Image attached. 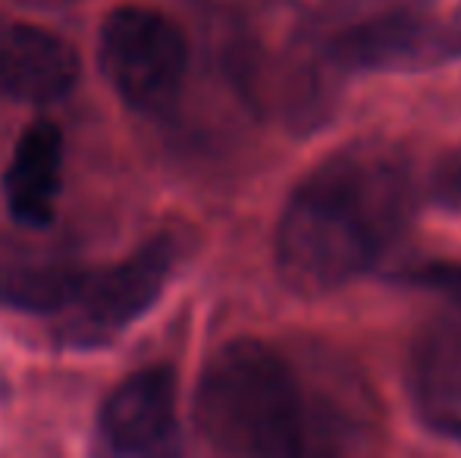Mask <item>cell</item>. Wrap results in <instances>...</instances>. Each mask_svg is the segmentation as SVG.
<instances>
[{
  "instance_id": "obj_8",
  "label": "cell",
  "mask_w": 461,
  "mask_h": 458,
  "mask_svg": "<svg viewBox=\"0 0 461 458\" xmlns=\"http://www.w3.org/2000/svg\"><path fill=\"white\" fill-rule=\"evenodd\" d=\"M82 63L73 44L41 25L0 19V101L57 104L76 88Z\"/></svg>"
},
{
  "instance_id": "obj_15",
  "label": "cell",
  "mask_w": 461,
  "mask_h": 458,
  "mask_svg": "<svg viewBox=\"0 0 461 458\" xmlns=\"http://www.w3.org/2000/svg\"><path fill=\"white\" fill-rule=\"evenodd\" d=\"M430 434L443 436V440H452V443H461V421H446V424H437Z\"/></svg>"
},
{
  "instance_id": "obj_9",
  "label": "cell",
  "mask_w": 461,
  "mask_h": 458,
  "mask_svg": "<svg viewBox=\"0 0 461 458\" xmlns=\"http://www.w3.org/2000/svg\"><path fill=\"white\" fill-rule=\"evenodd\" d=\"M63 132L50 120H35L19 135L4 173V198L16 227L41 232L54 223L63 189Z\"/></svg>"
},
{
  "instance_id": "obj_11",
  "label": "cell",
  "mask_w": 461,
  "mask_h": 458,
  "mask_svg": "<svg viewBox=\"0 0 461 458\" xmlns=\"http://www.w3.org/2000/svg\"><path fill=\"white\" fill-rule=\"evenodd\" d=\"M408 390L427 427L461 421V314L427 320L408 346Z\"/></svg>"
},
{
  "instance_id": "obj_16",
  "label": "cell",
  "mask_w": 461,
  "mask_h": 458,
  "mask_svg": "<svg viewBox=\"0 0 461 458\" xmlns=\"http://www.w3.org/2000/svg\"><path fill=\"white\" fill-rule=\"evenodd\" d=\"M16 4H25V6H48V10H60V6H73L79 0H16Z\"/></svg>"
},
{
  "instance_id": "obj_6",
  "label": "cell",
  "mask_w": 461,
  "mask_h": 458,
  "mask_svg": "<svg viewBox=\"0 0 461 458\" xmlns=\"http://www.w3.org/2000/svg\"><path fill=\"white\" fill-rule=\"evenodd\" d=\"M327 54L348 73H420L461 57V6L420 13L418 6L370 13L327 38Z\"/></svg>"
},
{
  "instance_id": "obj_4",
  "label": "cell",
  "mask_w": 461,
  "mask_h": 458,
  "mask_svg": "<svg viewBox=\"0 0 461 458\" xmlns=\"http://www.w3.org/2000/svg\"><path fill=\"white\" fill-rule=\"evenodd\" d=\"M97 67L126 107L160 113L185 85V31L151 6H120L97 31Z\"/></svg>"
},
{
  "instance_id": "obj_1",
  "label": "cell",
  "mask_w": 461,
  "mask_h": 458,
  "mask_svg": "<svg viewBox=\"0 0 461 458\" xmlns=\"http://www.w3.org/2000/svg\"><path fill=\"white\" fill-rule=\"evenodd\" d=\"M418 173L393 139L330 151L285 198L274 236L276 276L298 299H327L376 270L418 211Z\"/></svg>"
},
{
  "instance_id": "obj_3",
  "label": "cell",
  "mask_w": 461,
  "mask_h": 458,
  "mask_svg": "<svg viewBox=\"0 0 461 458\" xmlns=\"http://www.w3.org/2000/svg\"><path fill=\"white\" fill-rule=\"evenodd\" d=\"M213 38L223 73L245 101L292 129H311L333 107L342 73L311 19L279 0H220Z\"/></svg>"
},
{
  "instance_id": "obj_2",
  "label": "cell",
  "mask_w": 461,
  "mask_h": 458,
  "mask_svg": "<svg viewBox=\"0 0 461 458\" xmlns=\"http://www.w3.org/2000/svg\"><path fill=\"white\" fill-rule=\"evenodd\" d=\"M192 418L201 440L220 455L298 458L314 453L308 380L264 339H232L204 361Z\"/></svg>"
},
{
  "instance_id": "obj_12",
  "label": "cell",
  "mask_w": 461,
  "mask_h": 458,
  "mask_svg": "<svg viewBox=\"0 0 461 458\" xmlns=\"http://www.w3.org/2000/svg\"><path fill=\"white\" fill-rule=\"evenodd\" d=\"M389 280L399 286L424 289L446 301V308L461 314V261H446V257H424V261L402 264L389 270Z\"/></svg>"
},
{
  "instance_id": "obj_13",
  "label": "cell",
  "mask_w": 461,
  "mask_h": 458,
  "mask_svg": "<svg viewBox=\"0 0 461 458\" xmlns=\"http://www.w3.org/2000/svg\"><path fill=\"white\" fill-rule=\"evenodd\" d=\"M427 195L443 211L461 214V141L437 160V166L430 173V183H427Z\"/></svg>"
},
{
  "instance_id": "obj_14",
  "label": "cell",
  "mask_w": 461,
  "mask_h": 458,
  "mask_svg": "<svg viewBox=\"0 0 461 458\" xmlns=\"http://www.w3.org/2000/svg\"><path fill=\"white\" fill-rule=\"evenodd\" d=\"M333 4L342 6L346 13L365 10V16H370V13H383V10H395V6H405V0H333Z\"/></svg>"
},
{
  "instance_id": "obj_10",
  "label": "cell",
  "mask_w": 461,
  "mask_h": 458,
  "mask_svg": "<svg viewBox=\"0 0 461 458\" xmlns=\"http://www.w3.org/2000/svg\"><path fill=\"white\" fill-rule=\"evenodd\" d=\"M86 270L44 242L0 238V305L23 314H60L73 301Z\"/></svg>"
},
{
  "instance_id": "obj_7",
  "label": "cell",
  "mask_w": 461,
  "mask_h": 458,
  "mask_svg": "<svg viewBox=\"0 0 461 458\" xmlns=\"http://www.w3.org/2000/svg\"><path fill=\"white\" fill-rule=\"evenodd\" d=\"M179 386L170 367H145L126 377L97 415L101 446L113 455H164L176 449Z\"/></svg>"
},
{
  "instance_id": "obj_5",
  "label": "cell",
  "mask_w": 461,
  "mask_h": 458,
  "mask_svg": "<svg viewBox=\"0 0 461 458\" xmlns=\"http://www.w3.org/2000/svg\"><path fill=\"white\" fill-rule=\"evenodd\" d=\"M176 264V245L158 236L126 261L86 270L73 301L57 314V339L67 348H101L113 343L160 299Z\"/></svg>"
}]
</instances>
